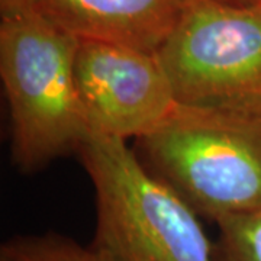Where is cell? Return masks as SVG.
Returning <instances> with one entry per match:
<instances>
[{
    "instance_id": "cell-1",
    "label": "cell",
    "mask_w": 261,
    "mask_h": 261,
    "mask_svg": "<svg viewBox=\"0 0 261 261\" xmlns=\"http://www.w3.org/2000/svg\"><path fill=\"white\" fill-rule=\"evenodd\" d=\"M138 141L137 155L200 218L261 211V100L176 105Z\"/></svg>"
},
{
    "instance_id": "cell-2",
    "label": "cell",
    "mask_w": 261,
    "mask_h": 261,
    "mask_svg": "<svg viewBox=\"0 0 261 261\" xmlns=\"http://www.w3.org/2000/svg\"><path fill=\"white\" fill-rule=\"evenodd\" d=\"M77 154L96 195V260L215 261L200 216L126 141L89 134Z\"/></svg>"
},
{
    "instance_id": "cell-3",
    "label": "cell",
    "mask_w": 261,
    "mask_h": 261,
    "mask_svg": "<svg viewBox=\"0 0 261 261\" xmlns=\"http://www.w3.org/2000/svg\"><path fill=\"white\" fill-rule=\"evenodd\" d=\"M79 42L35 10L2 18L0 79L12 121V161L22 173L77 152L90 134L75 87Z\"/></svg>"
},
{
    "instance_id": "cell-4",
    "label": "cell",
    "mask_w": 261,
    "mask_h": 261,
    "mask_svg": "<svg viewBox=\"0 0 261 261\" xmlns=\"http://www.w3.org/2000/svg\"><path fill=\"white\" fill-rule=\"evenodd\" d=\"M177 105L261 100V2L189 0L157 51Z\"/></svg>"
},
{
    "instance_id": "cell-5",
    "label": "cell",
    "mask_w": 261,
    "mask_h": 261,
    "mask_svg": "<svg viewBox=\"0 0 261 261\" xmlns=\"http://www.w3.org/2000/svg\"><path fill=\"white\" fill-rule=\"evenodd\" d=\"M79 41L75 87L90 134L140 140L176 108L157 54L102 41Z\"/></svg>"
},
{
    "instance_id": "cell-6",
    "label": "cell",
    "mask_w": 261,
    "mask_h": 261,
    "mask_svg": "<svg viewBox=\"0 0 261 261\" xmlns=\"http://www.w3.org/2000/svg\"><path fill=\"white\" fill-rule=\"evenodd\" d=\"M189 0H37L34 10L77 39L157 54Z\"/></svg>"
},
{
    "instance_id": "cell-7",
    "label": "cell",
    "mask_w": 261,
    "mask_h": 261,
    "mask_svg": "<svg viewBox=\"0 0 261 261\" xmlns=\"http://www.w3.org/2000/svg\"><path fill=\"white\" fill-rule=\"evenodd\" d=\"M0 261H97L89 247L63 233L15 235L0 245Z\"/></svg>"
},
{
    "instance_id": "cell-8",
    "label": "cell",
    "mask_w": 261,
    "mask_h": 261,
    "mask_svg": "<svg viewBox=\"0 0 261 261\" xmlns=\"http://www.w3.org/2000/svg\"><path fill=\"white\" fill-rule=\"evenodd\" d=\"M222 261H261V211L218 222Z\"/></svg>"
},
{
    "instance_id": "cell-9",
    "label": "cell",
    "mask_w": 261,
    "mask_h": 261,
    "mask_svg": "<svg viewBox=\"0 0 261 261\" xmlns=\"http://www.w3.org/2000/svg\"><path fill=\"white\" fill-rule=\"evenodd\" d=\"M37 0H0V16L10 18L34 10Z\"/></svg>"
},
{
    "instance_id": "cell-10",
    "label": "cell",
    "mask_w": 261,
    "mask_h": 261,
    "mask_svg": "<svg viewBox=\"0 0 261 261\" xmlns=\"http://www.w3.org/2000/svg\"><path fill=\"white\" fill-rule=\"evenodd\" d=\"M225 3H232V5H252V3H260L261 0H218Z\"/></svg>"
}]
</instances>
